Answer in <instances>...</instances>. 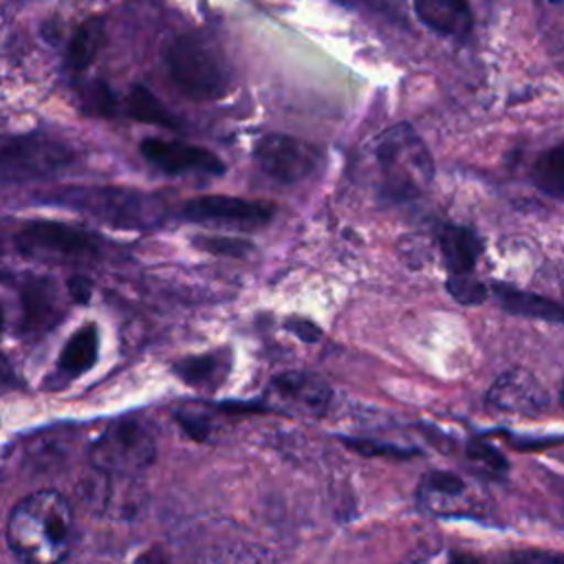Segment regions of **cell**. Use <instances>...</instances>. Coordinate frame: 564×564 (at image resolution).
Wrapping results in <instances>:
<instances>
[{
    "mask_svg": "<svg viewBox=\"0 0 564 564\" xmlns=\"http://www.w3.org/2000/svg\"><path fill=\"white\" fill-rule=\"evenodd\" d=\"M416 18L432 31L463 37L471 31L474 15L467 0H412Z\"/></svg>",
    "mask_w": 564,
    "mask_h": 564,
    "instance_id": "5bb4252c",
    "label": "cell"
},
{
    "mask_svg": "<svg viewBox=\"0 0 564 564\" xmlns=\"http://www.w3.org/2000/svg\"><path fill=\"white\" fill-rule=\"evenodd\" d=\"M339 4L346 7H355V9H372V11H381V13H394L401 9V0H337Z\"/></svg>",
    "mask_w": 564,
    "mask_h": 564,
    "instance_id": "83f0119b",
    "label": "cell"
},
{
    "mask_svg": "<svg viewBox=\"0 0 564 564\" xmlns=\"http://www.w3.org/2000/svg\"><path fill=\"white\" fill-rule=\"evenodd\" d=\"M192 245L212 256H229V258H245L253 251V245L242 238L229 236H194Z\"/></svg>",
    "mask_w": 564,
    "mask_h": 564,
    "instance_id": "603a6c76",
    "label": "cell"
},
{
    "mask_svg": "<svg viewBox=\"0 0 564 564\" xmlns=\"http://www.w3.org/2000/svg\"><path fill=\"white\" fill-rule=\"evenodd\" d=\"M104 44V24L101 20L93 18L86 20L84 24L77 26V31L73 33L70 42H68V51H66V64L73 70H84L93 64L95 55L99 53Z\"/></svg>",
    "mask_w": 564,
    "mask_h": 564,
    "instance_id": "ffe728a7",
    "label": "cell"
},
{
    "mask_svg": "<svg viewBox=\"0 0 564 564\" xmlns=\"http://www.w3.org/2000/svg\"><path fill=\"white\" fill-rule=\"evenodd\" d=\"M88 99H90V108L97 110L99 115H110L115 110V97L108 90V86H104V84H97Z\"/></svg>",
    "mask_w": 564,
    "mask_h": 564,
    "instance_id": "4316f807",
    "label": "cell"
},
{
    "mask_svg": "<svg viewBox=\"0 0 564 564\" xmlns=\"http://www.w3.org/2000/svg\"><path fill=\"white\" fill-rule=\"evenodd\" d=\"M447 291L449 295L463 304V306H476V304H482L489 295L487 286L474 278L471 273H458V275H449L447 278Z\"/></svg>",
    "mask_w": 564,
    "mask_h": 564,
    "instance_id": "cb8c5ba5",
    "label": "cell"
},
{
    "mask_svg": "<svg viewBox=\"0 0 564 564\" xmlns=\"http://www.w3.org/2000/svg\"><path fill=\"white\" fill-rule=\"evenodd\" d=\"M491 291H494L496 300L500 302V306L511 315L544 319L551 324H562V319H564L562 306L549 297L538 295V293H529V291L516 289L511 284H502V282H494Z\"/></svg>",
    "mask_w": 564,
    "mask_h": 564,
    "instance_id": "2e32d148",
    "label": "cell"
},
{
    "mask_svg": "<svg viewBox=\"0 0 564 564\" xmlns=\"http://www.w3.org/2000/svg\"><path fill=\"white\" fill-rule=\"evenodd\" d=\"M229 368V359L225 352H209L185 357L174 364V372L189 386H218Z\"/></svg>",
    "mask_w": 564,
    "mask_h": 564,
    "instance_id": "ac0fdd59",
    "label": "cell"
},
{
    "mask_svg": "<svg viewBox=\"0 0 564 564\" xmlns=\"http://www.w3.org/2000/svg\"><path fill=\"white\" fill-rule=\"evenodd\" d=\"M126 110L132 119L141 121V123H152V126H161V128H178V119L141 84L132 86L126 99Z\"/></svg>",
    "mask_w": 564,
    "mask_h": 564,
    "instance_id": "44dd1931",
    "label": "cell"
},
{
    "mask_svg": "<svg viewBox=\"0 0 564 564\" xmlns=\"http://www.w3.org/2000/svg\"><path fill=\"white\" fill-rule=\"evenodd\" d=\"M172 82L192 99H218L227 93V73L214 48L198 35H178L165 48Z\"/></svg>",
    "mask_w": 564,
    "mask_h": 564,
    "instance_id": "5b68a950",
    "label": "cell"
},
{
    "mask_svg": "<svg viewBox=\"0 0 564 564\" xmlns=\"http://www.w3.org/2000/svg\"><path fill=\"white\" fill-rule=\"evenodd\" d=\"M7 544L24 564H59L73 544V509L55 489L22 498L7 520Z\"/></svg>",
    "mask_w": 564,
    "mask_h": 564,
    "instance_id": "6da1fadb",
    "label": "cell"
},
{
    "mask_svg": "<svg viewBox=\"0 0 564 564\" xmlns=\"http://www.w3.org/2000/svg\"><path fill=\"white\" fill-rule=\"evenodd\" d=\"M449 564H480V562H478L476 557H471V555H463V553H458V555H452Z\"/></svg>",
    "mask_w": 564,
    "mask_h": 564,
    "instance_id": "1f68e13d",
    "label": "cell"
},
{
    "mask_svg": "<svg viewBox=\"0 0 564 564\" xmlns=\"http://www.w3.org/2000/svg\"><path fill=\"white\" fill-rule=\"evenodd\" d=\"M141 154L165 174H223L225 163L209 150L200 145H189L183 141H165V139H143L139 143Z\"/></svg>",
    "mask_w": 564,
    "mask_h": 564,
    "instance_id": "30bf717a",
    "label": "cell"
},
{
    "mask_svg": "<svg viewBox=\"0 0 564 564\" xmlns=\"http://www.w3.org/2000/svg\"><path fill=\"white\" fill-rule=\"evenodd\" d=\"M419 502L432 513H467L478 509L471 487L452 471H430L419 487Z\"/></svg>",
    "mask_w": 564,
    "mask_h": 564,
    "instance_id": "7c38bea8",
    "label": "cell"
},
{
    "mask_svg": "<svg viewBox=\"0 0 564 564\" xmlns=\"http://www.w3.org/2000/svg\"><path fill=\"white\" fill-rule=\"evenodd\" d=\"M286 328L291 333H295L302 341H308V344L317 341V337H319V328L313 322H308V319H291L286 324Z\"/></svg>",
    "mask_w": 564,
    "mask_h": 564,
    "instance_id": "f1b7e54d",
    "label": "cell"
},
{
    "mask_svg": "<svg viewBox=\"0 0 564 564\" xmlns=\"http://www.w3.org/2000/svg\"><path fill=\"white\" fill-rule=\"evenodd\" d=\"M379 189L390 200L419 196L434 176V161L410 123H394L372 141Z\"/></svg>",
    "mask_w": 564,
    "mask_h": 564,
    "instance_id": "7a4b0ae2",
    "label": "cell"
},
{
    "mask_svg": "<svg viewBox=\"0 0 564 564\" xmlns=\"http://www.w3.org/2000/svg\"><path fill=\"white\" fill-rule=\"evenodd\" d=\"M88 458L106 476H137L156 458V432L143 416L117 419L90 443Z\"/></svg>",
    "mask_w": 564,
    "mask_h": 564,
    "instance_id": "277c9868",
    "label": "cell"
},
{
    "mask_svg": "<svg viewBox=\"0 0 564 564\" xmlns=\"http://www.w3.org/2000/svg\"><path fill=\"white\" fill-rule=\"evenodd\" d=\"M51 200L90 214L119 229H148L163 218L154 196L126 187H66L55 192Z\"/></svg>",
    "mask_w": 564,
    "mask_h": 564,
    "instance_id": "3957f363",
    "label": "cell"
},
{
    "mask_svg": "<svg viewBox=\"0 0 564 564\" xmlns=\"http://www.w3.org/2000/svg\"><path fill=\"white\" fill-rule=\"evenodd\" d=\"M68 291H70V295H73V300L75 302H88V297H90V282L86 280V278H82V275H75L70 282H68Z\"/></svg>",
    "mask_w": 564,
    "mask_h": 564,
    "instance_id": "f546056e",
    "label": "cell"
},
{
    "mask_svg": "<svg viewBox=\"0 0 564 564\" xmlns=\"http://www.w3.org/2000/svg\"><path fill=\"white\" fill-rule=\"evenodd\" d=\"M15 247L31 258H82L97 251V240L66 223L33 220L18 231Z\"/></svg>",
    "mask_w": 564,
    "mask_h": 564,
    "instance_id": "ba28073f",
    "label": "cell"
},
{
    "mask_svg": "<svg viewBox=\"0 0 564 564\" xmlns=\"http://www.w3.org/2000/svg\"><path fill=\"white\" fill-rule=\"evenodd\" d=\"M505 564H564V560L557 553L546 551H518L511 553Z\"/></svg>",
    "mask_w": 564,
    "mask_h": 564,
    "instance_id": "484cf974",
    "label": "cell"
},
{
    "mask_svg": "<svg viewBox=\"0 0 564 564\" xmlns=\"http://www.w3.org/2000/svg\"><path fill=\"white\" fill-rule=\"evenodd\" d=\"M59 317L55 295L48 282H37L24 289V326L29 330L51 328Z\"/></svg>",
    "mask_w": 564,
    "mask_h": 564,
    "instance_id": "d6986e66",
    "label": "cell"
},
{
    "mask_svg": "<svg viewBox=\"0 0 564 564\" xmlns=\"http://www.w3.org/2000/svg\"><path fill=\"white\" fill-rule=\"evenodd\" d=\"M549 2H553V4H560V2H562V0H549Z\"/></svg>",
    "mask_w": 564,
    "mask_h": 564,
    "instance_id": "836d02e7",
    "label": "cell"
},
{
    "mask_svg": "<svg viewBox=\"0 0 564 564\" xmlns=\"http://www.w3.org/2000/svg\"><path fill=\"white\" fill-rule=\"evenodd\" d=\"M271 394L300 414L319 416L330 401V388L311 372H284L271 381Z\"/></svg>",
    "mask_w": 564,
    "mask_h": 564,
    "instance_id": "4fadbf2b",
    "label": "cell"
},
{
    "mask_svg": "<svg viewBox=\"0 0 564 564\" xmlns=\"http://www.w3.org/2000/svg\"><path fill=\"white\" fill-rule=\"evenodd\" d=\"M9 381H11V370H9V366L4 364V359H0V388L9 386Z\"/></svg>",
    "mask_w": 564,
    "mask_h": 564,
    "instance_id": "4dcf8cb0",
    "label": "cell"
},
{
    "mask_svg": "<svg viewBox=\"0 0 564 564\" xmlns=\"http://www.w3.org/2000/svg\"><path fill=\"white\" fill-rule=\"evenodd\" d=\"M2 324H4V313H2V308H0V330H2Z\"/></svg>",
    "mask_w": 564,
    "mask_h": 564,
    "instance_id": "d6a6232c",
    "label": "cell"
},
{
    "mask_svg": "<svg viewBox=\"0 0 564 564\" xmlns=\"http://www.w3.org/2000/svg\"><path fill=\"white\" fill-rule=\"evenodd\" d=\"M97 352H99L97 326L86 324L77 333H73L66 346L62 348L57 359V372L64 379H75L84 375L88 368H93V364L97 361Z\"/></svg>",
    "mask_w": 564,
    "mask_h": 564,
    "instance_id": "e0dca14e",
    "label": "cell"
},
{
    "mask_svg": "<svg viewBox=\"0 0 564 564\" xmlns=\"http://www.w3.org/2000/svg\"><path fill=\"white\" fill-rule=\"evenodd\" d=\"M487 401L502 412L516 414H542L551 405L546 388L522 368L502 372L489 388Z\"/></svg>",
    "mask_w": 564,
    "mask_h": 564,
    "instance_id": "8fae6325",
    "label": "cell"
},
{
    "mask_svg": "<svg viewBox=\"0 0 564 564\" xmlns=\"http://www.w3.org/2000/svg\"><path fill=\"white\" fill-rule=\"evenodd\" d=\"M438 247L449 275L471 273L478 256L482 253V242L476 231L460 225L443 227L438 234Z\"/></svg>",
    "mask_w": 564,
    "mask_h": 564,
    "instance_id": "9a60e30c",
    "label": "cell"
},
{
    "mask_svg": "<svg viewBox=\"0 0 564 564\" xmlns=\"http://www.w3.org/2000/svg\"><path fill=\"white\" fill-rule=\"evenodd\" d=\"M467 456L469 460H474L476 465L485 467L491 474H505L507 471V460L505 456L489 443L482 441H471L467 447Z\"/></svg>",
    "mask_w": 564,
    "mask_h": 564,
    "instance_id": "d4e9b609",
    "label": "cell"
},
{
    "mask_svg": "<svg viewBox=\"0 0 564 564\" xmlns=\"http://www.w3.org/2000/svg\"><path fill=\"white\" fill-rule=\"evenodd\" d=\"M258 167L280 183H297L317 170L322 152L317 145L289 137L267 134L253 148Z\"/></svg>",
    "mask_w": 564,
    "mask_h": 564,
    "instance_id": "52a82bcc",
    "label": "cell"
},
{
    "mask_svg": "<svg viewBox=\"0 0 564 564\" xmlns=\"http://www.w3.org/2000/svg\"><path fill=\"white\" fill-rule=\"evenodd\" d=\"M273 207L260 200H247L238 196H196L187 200L181 209L183 218L198 225H216V227H229V229H258L264 227L271 216Z\"/></svg>",
    "mask_w": 564,
    "mask_h": 564,
    "instance_id": "9c48e42d",
    "label": "cell"
},
{
    "mask_svg": "<svg viewBox=\"0 0 564 564\" xmlns=\"http://www.w3.org/2000/svg\"><path fill=\"white\" fill-rule=\"evenodd\" d=\"M70 150L53 139L29 134L0 139V183L46 178L68 165Z\"/></svg>",
    "mask_w": 564,
    "mask_h": 564,
    "instance_id": "8992f818",
    "label": "cell"
},
{
    "mask_svg": "<svg viewBox=\"0 0 564 564\" xmlns=\"http://www.w3.org/2000/svg\"><path fill=\"white\" fill-rule=\"evenodd\" d=\"M531 178L540 192L553 198L564 196V145H555L546 150L533 165Z\"/></svg>",
    "mask_w": 564,
    "mask_h": 564,
    "instance_id": "7402d4cb",
    "label": "cell"
}]
</instances>
